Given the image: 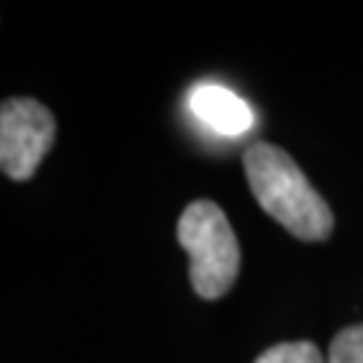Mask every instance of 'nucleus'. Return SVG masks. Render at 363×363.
Returning <instances> with one entry per match:
<instances>
[{"instance_id":"f257e3e1","label":"nucleus","mask_w":363,"mask_h":363,"mask_svg":"<svg viewBox=\"0 0 363 363\" xmlns=\"http://www.w3.org/2000/svg\"><path fill=\"white\" fill-rule=\"evenodd\" d=\"M247 186L264 213L304 242H320L334 229V213L291 156L269 143L247 145L242 156Z\"/></svg>"},{"instance_id":"f03ea898","label":"nucleus","mask_w":363,"mask_h":363,"mask_svg":"<svg viewBox=\"0 0 363 363\" xmlns=\"http://www.w3.org/2000/svg\"><path fill=\"white\" fill-rule=\"evenodd\" d=\"M178 242L189 253L196 296L208 301L226 296L240 272V245L226 213L210 199L191 202L178 218Z\"/></svg>"},{"instance_id":"7ed1b4c3","label":"nucleus","mask_w":363,"mask_h":363,"mask_svg":"<svg viewBox=\"0 0 363 363\" xmlns=\"http://www.w3.org/2000/svg\"><path fill=\"white\" fill-rule=\"evenodd\" d=\"M57 124L33 97H11L0 108V167L11 181H30L52 151Z\"/></svg>"},{"instance_id":"20e7f679","label":"nucleus","mask_w":363,"mask_h":363,"mask_svg":"<svg viewBox=\"0 0 363 363\" xmlns=\"http://www.w3.org/2000/svg\"><path fill=\"white\" fill-rule=\"evenodd\" d=\"M189 108L199 121H205L220 135H242L253 127L250 105L232 89L218 84H199L189 94Z\"/></svg>"},{"instance_id":"39448f33","label":"nucleus","mask_w":363,"mask_h":363,"mask_svg":"<svg viewBox=\"0 0 363 363\" xmlns=\"http://www.w3.org/2000/svg\"><path fill=\"white\" fill-rule=\"evenodd\" d=\"M253 363H325L320 350L312 342H280L264 350Z\"/></svg>"},{"instance_id":"423d86ee","label":"nucleus","mask_w":363,"mask_h":363,"mask_svg":"<svg viewBox=\"0 0 363 363\" xmlns=\"http://www.w3.org/2000/svg\"><path fill=\"white\" fill-rule=\"evenodd\" d=\"M328 363H363V323L339 331L328 347Z\"/></svg>"}]
</instances>
